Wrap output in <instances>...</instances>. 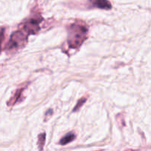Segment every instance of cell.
<instances>
[{
    "mask_svg": "<svg viewBox=\"0 0 151 151\" xmlns=\"http://www.w3.org/2000/svg\"><path fill=\"white\" fill-rule=\"evenodd\" d=\"M87 29L84 27L73 24L70 27L69 35V44L70 47L76 48L82 44L86 36Z\"/></svg>",
    "mask_w": 151,
    "mask_h": 151,
    "instance_id": "obj_1",
    "label": "cell"
},
{
    "mask_svg": "<svg viewBox=\"0 0 151 151\" xmlns=\"http://www.w3.org/2000/svg\"><path fill=\"white\" fill-rule=\"evenodd\" d=\"M24 40H26V36L24 35L23 32H21V31L14 32L12 35L10 41L8 43V48L13 49L20 47L21 45H22L23 41Z\"/></svg>",
    "mask_w": 151,
    "mask_h": 151,
    "instance_id": "obj_2",
    "label": "cell"
},
{
    "mask_svg": "<svg viewBox=\"0 0 151 151\" xmlns=\"http://www.w3.org/2000/svg\"><path fill=\"white\" fill-rule=\"evenodd\" d=\"M39 21L35 19H30L24 24L23 29L26 31L27 33L34 34L39 30Z\"/></svg>",
    "mask_w": 151,
    "mask_h": 151,
    "instance_id": "obj_3",
    "label": "cell"
},
{
    "mask_svg": "<svg viewBox=\"0 0 151 151\" xmlns=\"http://www.w3.org/2000/svg\"><path fill=\"white\" fill-rule=\"evenodd\" d=\"M90 1L94 7L100 9L110 10L112 7L111 3L107 0H90Z\"/></svg>",
    "mask_w": 151,
    "mask_h": 151,
    "instance_id": "obj_4",
    "label": "cell"
},
{
    "mask_svg": "<svg viewBox=\"0 0 151 151\" xmlns=\"http://www.w3.org/2000/svg\"><path fill=\"white\" fill-rule=\"evenodd\" d=\"M75 138V134H72V133H69V134H68L67 135H66L64 137H63V138L61 139L60 143L62 145H65L68 144V143L73 141Z\"/></svg>",
    "mask_w": 151,
    "mask_h": 151,
    "instance_id": "obj_5",
    "label": "cell"
},
{
    "mask_svg": "<svg viewBox=\"0 0 151 151\" xmlns=\"http://www.w3.org/2000/svg\"><path fill=\"white\" fill-rule=\"evenodd\" d=\"M86 99H81V100H80L79 101H78V105H77L76 106V107L75 108V109H74V111H78V109H80V108H81V106H83V104L84 103H85L86 102Z\"/></svg>",
    "mask_w": 151,
    "mask_h": 151,
    "instance_id": "obj_6",
    "label": "cell"
},
{
    "mask_svg": "<svg viewBox=\"0 0 151 151\" xmlns=\"http://www.w3.org/2000/svg\"><path fill=\"white\" fill-rule=\"evenodd\" d=\"M44 142H45V134H43L39 136V142H40V145H41V149H42V147L44 146Z\"/></svg>",
    "mask_w": 151,
    "mask_h": 151,
    "instance_id": "obj_7",
    "label": "cell"
}]
</instances>
